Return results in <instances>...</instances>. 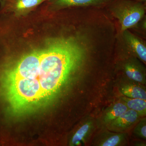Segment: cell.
Segmentation results:
<instances>
[{
	"label": "cell",
	"mask_w": 146,
	"mask_h": 146,
	"mask_svg": "<svg viewBox=\"0 0 146 146\" xmlns=\"http://www.w3.org/2000/svg\"><path fill=\"white\" fill-rule=\"evenodd\" d=\"M109 0H54L52 4L55 7L63 8L71 7L87 6L97 5Z\"/></svg>",
	"instance_id": "8992f818"
},
{
	"label": "cell",
	"mask_w": 146,
	"mask_h": 146,
	"mask_svg": "<svg viewBox=\"0 0 146 146\" xmlns=\"http://www.w3.org/2000/svg\"><path fill=\"white\" fill-rule=\"evenodd\" d=\"M122 99L128 108L136 111L139 116L146 115V100L131 98L126 96Z\"/></svg>",
	"instance_id": "9c48e42d"
},
{
	"label": "cell",
	"mask_w": 146,
	"mask_h": 146,
	"mask_svg": "<svg viewBox=\"0 0 146 146\" xmlns=\"http://www.w3.org/2000/svg\"><path fill=\"white\" fill-rule=\"evenodd\" d=\"M123 36L127 46L137 57L145 63L146 47L143 42L128 30L123 32Z\"/></svg>",
	"instance_id": "3957f363"
},
{
	"label": "cell",
	"mask_w": 146,
	"mask_h": 146,
	"mask_svg": "<svg viewBox=\"0 0 146 146\" xmlns=\"http://www.w3.org/2000/svg\"><path fill=\"white\" fill-rule=\"evenodd\" d=\"M47 0H1L2 8L23 12L30 10Z\"/></svg>",
	"instance_id": "277c9868"
},
{
	"label": "cell",
	"mask_w": 146,
	"mask_h": 146,
	"mask_svg": "<svg viewBox=\"0 0 146 146\" xmlns=\"http://www.w3.org/2000/svg\"><path fill=\"white\" fill-rule=\"evenodd\" d=\"M138 1L140 2H145L146 0H138Z\"/></svg>",
	"instance_id": "5bb4252c"
},
{
	"label": "cell",
	"mask_w": 146,
	"mask_h": 146,
	"mask_svg": "<svg viewBox=\"0 0 146 146\" xmlns=\"http://www.w3.org/2000/svg\"><path fill=\"white\" fill-rule=\"evenodd\" d=\"M134 132L138 136L142 138H146V121L143 120L139 123V124L136 128Z\"/></svg>",
	"instance_id": "4fadbf2b"
},
{
	"label": "cell",
	"mask_w": 146,
	"mask_h": 146,
	"mask_svg": "<svg viewBox=\"0 0 146 146\" xmlns=\"http://www.w3.org/2000/svg\"><path fill=\"white\" fill-rule=\"evenodd\" d=\"M91 128V123H86L82 126L72 138L71 141L72 145H77L81 142H83L89 134Z\"/></svg>",
	"instance_id": "8fae6325"
},
{
	"label": "cell",
	"mask_w": 146,
	"mask_h": 146,
	"mask_svg": "<svg viewBox=\"0 0 146 146\" xmlns=\"http://www.w3.org/2000/svg\"><path fill=\"white\" fill-rule=\"evenodd\" d=\"M139 116L136 111L128 109L122 115L110 123V125L113 128H125L136 122Z\"/></svg>",
	"instance_id": "5b68a950"
},
{
	"label": "cell",
	"mask_w": 146,
	"mask_h": 146,
	"mask_svg": "<svg viewBox=\"0 0 146 146\" xmlns=\"http://www.w3.org/2000/svg\"><path fill=\"white\" fill-rule=\"evenodd\" d=\"M119 90L122 94L128 98L146 100L145 90L136 84H124L120 87Z\"/></svg>",
	"instance_id": "52a82bcc"
},
{
	"label": "cell",
	"mask_w": 146,
	"mask_h": 146,
	"mask_svg": "<svg viewBox=\"0 0 146 146\" xmlns=\"http://www.w3.org/2000/svg\"><path fill=\"white\" fill-rule=\"evenodd\" d=\"M124 70L127 76L130 79L136 82L145 81V74L141 68L135 63L127 62L124 66Z\"/></svg>",
	"instance_id": "ba28073f"
},
{
	"label": "cell",
	"mask_w": 146,
	"mask_h": 146,
	"mask_svg": "<svg viewBox=\"0 0 146 146\" xmlns=\"http://www.w3.org/2000/svg\"><path fill=\"white\" fill-rule=\"evenodd\" d=\"M44 43L0 68V98L12 115L30 114L54 101L83 71L92 47L82 33Z\"/></svg>",
	"instance_id": "6da1fadb"
},
{
	"label": "cell",
	"mask_w": 146,
	"mask_h": 146,
	"mask_svg": "<svg viewBox=\"0 0 146 146\" xmlns=\"http://www.w3.org/2000/svg\"><path fill=\"white\" fill-rule=\"evenodd\" d=\"M128 109L125 103H118L109 109L105 115L104 120L105 123H110Z\"/></svg>",
	"instance_id": "30bf717a"
},
{
	"label": "cell",
	"mask_w": 146,
	"mask_h": 146,
	"mask_svg": "<svg viewBox=\"0 0 146 146\" xmlns=\"http://www.w3.org/2000/svg\"><path fill=\"white\" fill-rule=\"evenodd\" d=\"M124 139L123 134H114L107 137L100 144V146H116L121 143Z\"/></svg>",
	"instance_id": "7c38bea8"
},
{
	"label": "cell",
	"mask_w": 146,
	"mask_h": 146,
	"mask_svg": "<svg viewBox=\"0 0 146 146\" xmlns=\"http://www.w3.org/2000/svg\"><path fill=\"white\" fill-rule=\"evenodd\" d=\"M112 12L119 21L123 32L135 27L141 21L145 16V8L141 3L123 0L113 6Z\"/></svg>",
	"instance_id": "7a4b0ae2"
}]
</instances>
